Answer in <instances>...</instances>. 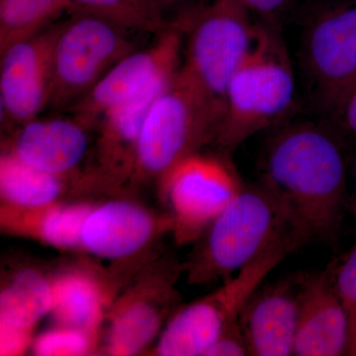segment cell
Listing matches in <instances>:
<instances>
[{"instance_id": "1", "label": "cell", "mask_w": 356, "mask_h": 356, "mask_svg": "<svg viewBox=\"0 0 356 356\" xmlns=\"http://www.w3.org/2000/svg\"><path fill=\"white\" fill-rule=\"evenodd\" d=\"M261 184L284 211L302 247L336 238L346 196V161L332 131L291 124L269 143Z\"/></svg>"}, {"instance_id": "2", "label": "cell", "mask_w": 356, "mask_h": 356, "mask_svg": "<svg viewBox=\"0 0 356 356\" xmlns=\"http://www.w3.org/2000/svg\"><path fill=\"white\" fill-rule=\"evenodd\" d=\"M195 243L184 262L193 285L224 282L280 243L302 247L284 211L261 182L243 184Z\"/></svg>"}, {"instance_id": "3", "label": "cell", "mask_w": 356, "mask_h": 356, "mask_svg": "<svg viewBox=\"0 0 356 356\" xmlns=\"http://www.w3.org/2000/svg\"><path fill=\"white\" fill-rule=\"evenodd\" d=\"M294 70L274 25L259 24L254 43L227 88L215 144L235 149L282 121L295 102Z\"/></svg>"}, {"instance_id": "4", "label": "cell", "mask_w": 356, "mask_h": 356, "mask_svg": "<svg viewBox=\"0 0 356 356\" xmlns=\"http://www.w3.org/2000/svg\"><path fill=\"white\" fill-rule=\"evenodd\" d=\"M222 113L180 67L145 120L130 180L161 179L178 161L214 143Z\"/></svg>"}, {"instance_id": "5", "label": "cell", "mask_w": 356, "mask_h": 356, "mask_svg": "<svg viewBox=\"0 0 356 356\" xmlns=\"http://www.w3.org/2000/svg\"><path fill=\"white\" fill-rule=\"evenodd\" d=\"M177 21L184 31L181 69L222 114L229 81L252 49L259 24L240 0H202Z\"/></svg>"}, {"instance_id": "6", "label": "cell", "mask_w": 356, "mask_h": 356, "mask_svg": "<svg viewBox=\"0 0 356 356\" xmlns=\"http://www.w3.org/2000/svg\"><path fill=\"white\" fill-rule=\"evenodd\" d=\"M296 250L293 243H280L224 281L216 291L179 307L159 334L153 355L205 356L222 332L240 320L245 304L267 275Z\"/></svg>"}, {"instance_id": "7", "label": "cell", "mask_w": 356, "mask_h": 356, "mask_svg": "<svg viewBox=\"0 0 356 356\" xmlns=\"http://www.w3.org/2000/svg\"><path fill=\"white\" fill-rule=\"evenodd\" d=\"M58 25L51 56L50 106H74L106 72L136 50L132 31L95 14L72 11Z\"/></svg>"}, {"instance_id": "8", "label": "cell", "mask_w": 356, "mask_h": 356, "mask_svg": "<svg viewBox=\"0 0 356 356\" xmlns=\"http://www.w3.org/2000/svg\"><path fill=\"white\" fill-rule=\"evenodd\" d=\"M184 264L165 257L147 267L109 306L105 355H140L163 331L179 305L178 278Z\"/></svg>"}, {"instance_id": "9", "label": "cell", "mask_w": 356, "mask_h": 356, "mask_svg": "<svg viewBox=\"0 0 356 356\" xmlns=\"http://www.w3.org/2000/svg\"><path fill=\"white\" fill-rule=\"evenodd\" d=\"M159 181L179 245L195 243L243 185L226 159L200 152L178 161Z\"/></svg>"}, {"instance_id": "10", "label": "cell", "mask_w": 356, "mask_h": 356, "mask_svg": "<svg viewBox=\"0 0 356 356\" xmlns=\"http://www.w3.org/2000/svg\"><path fill=\"white\" fill-rule=\"evenodd\" d=\"M184 56V31L177 21L170 23L144 50L128 54L72 106L74 115L96 126L107 110L177 74Z\"/></svg>"}, {"instance_id": "11", "label": "cell", "mask_w": 356, "mask_h": 356, "mask_svg": "<svg viewBox=\"0 0 356 356\" xmlns=\"http://www.w3.org/2000/svg\"><path fill=\"white\" fill-rule=\"evenodd\" d=\"M302 58L327 110L355 89L356 6L318 13L304 34Z\"/></svg>"}, {"instance_id": "12", "label": "cell", "mask_w": 356, "mask_h": 356, "mask_svg": "<svg viewBox=\"0 0 356 356\" xmlns=\"http://www.w3.org/2000/svg\"><path fill=\"white\" fill-rule=\"evenodd\" d=\"M58 25L54 23L0 51V102L7 123L22 125L50 104L51 56Z\"/></svg>"}, {"instance_id": "13", "label": "cell", "mask_w": 356, "mask_h": 356, "mask_svg": "<svg viewBox=\"0 0 356 356\" xmlns=\"http://www.w3.org/2000/svg\"><path fill=\"white\" fill-rule=\"evenodd\" d=\"M172 229L168 214L159 216L139 203L116 199L95 205L89 213L81 231V250L100 259L123 261Z\"/></svg>"}, {"instance_id": "14", "label": "cell", "mask_w": 356, "mask_h": 356, "mask_svg": "<svg viewBox=\"0 0 356 356\" xmlns=\"http://www.w3.org/2000/svg\"><path fill=\"white\" fill-rule=\"evenodd\" d=\"M336 261L301 273L298 330L294 355H348L350 327L334 282Z\"/></svg>"}, {"instance_id": "15", "label": "cell", "mask_w": 356, "mask_h": 356, "mask_svg": "<svg viewBox=\"0 0 356 356\" xmlns=\"http://www.w3.org/2000/svg\"><path fill=\"white\" fill-rule=\"evenodd\" d=\"M300 287L301 273L255 290L240 316L250 355H294Z\"/></svg>"}, {"instance_id": "16", "label": "cell", "mask_w": 356, "mask_h": 356, "mask_svg": "<svg viewBox=\"0 0 356 356\" xmlns=\"http://www.w3.org/2000/svg\"><path fill=\"white\" fill-rule=\"evenodd\" d=\"M95 126L74 115L33 119L18 126L6 153L42 172L74 177L89 147Z\"/></svg>"}, {"instance_id": "17", "label": "cell", "mask_w": 356, "mask_h": 356, "mask_svg": "<svg viewBox=\"0 0 356 356\" xmlns=\"http://www.w3.org/2000/svg\"><path fill=\"white\" fill-rule=\"evenodd\" d=\"M173 77L112 107L100 117L96 124L97 165L91 170L99 186H113L130 180L136 149L147 112Z\"/></svg>"}, {"instance_id": "18", "label": "cell", "mask_w": 356, "mask_h": 356, "mask_svg": "<svg viewBox=\"0 0 356 356\" xmlns=\"http://www.w3.org/2000/svg\"><path fill=\"white\" fill-rule=\"evenodd\" d=\"M95 204L57 202L22 208L1 203L0 226L9 235L31 238L60 250H81V231Z\"/></svg>"}, {"instance_id": "19", "label": "cell", "mask_w": 356, "mask_h": 356, "mask_svg": "<svg viewBox=\"0 0 356 356\" xmlns=\"http://www.w3.org/2000/svg\"><path fill=\"white\" fill-rule=\"evenodd\" d=\"M51 317L56 325L98 332L106 315L111 291L88 269L70 268L51 278Z\"/></svg>"}, {"instance_id": "20", "label": "cell", "mask_w": 356, "mask_h": 356, "mask_svg": "<svg viewBox=\"0 0 356 356\" xmlns=\"http://www.w3.org/2000/svg\"><path fill=\"white\" fill-rule=\"evenodd\" d=\"M86 177V172L74 177H60L42 172L4 152L0 159L1 203L35 208L60 202L70 184Z\"/></svg>"}, {"instance_id": "21", "label": "cell", "mask_w": 356, "mask_h": 356, "mask_svg": "<svg viewBox=\"0 0 356 356\" xmlns=\"http://www.w3.org/2000/svg\"><path fill=\"white\" fill-rule=\"evenodd\" d=\"M50 278L34 268L21 269L2 288L0 324L33 330L51 308Z\"/></svg>"}, {"instance_id": "22", "label": "cell", "mask_w": 356, "mask_h": 356, "mask_svg": "<svg viewBox=\"0 0 356 356\" xmlns=\"http://www.w3.org/2000/svg\"><path fill=\"white\" fill-rule=\"evenodd\" d=\"M67 11H74L70 0H0V51L43 31Z\"/></svg>"}, {"instance_id": "23", "label": "cell", "mask_w": 356, "mask_h": 356, "mask_svg": "<svg viewBox=\"0 0 356 356\" xmlns=\"http://www.w3.org/2000/svg\"><path fill=\"white\" fill-rule=\"evenodd\" d=\"M74 11L95 14L132 32L159 34L170 23L154 0H70Z\"/></svg>"}, {"instance_id": "24", "label": "cell", "mask_w": 356, "mask_h": 356, "mask_svg": "<svg viewBox=\"0 0 356 356\" xmlns=\"http://www.w3.org/2000/svg\"><path fill=\"white\" fill-rule=\"evenodd\" d=\"M98 332L57 325L33 341L32 351L38 356L92 355L98 346Z\"/></svg>"}, {"instance_id": "25", "label": "cell", "mask_w": 356, "mask_h": 356, "mask_svg": "<svg viewBox=\"0 0 356 356\" xmlns=\"http://www.w3.org/2000/svg\"><path fill=\"white\" fill-rule=\"evenodd\" d=\"M334 282L350 327L348 355L356 356V243L334 266Z\"/></svg>"}, {"instance_id": "26", "label": "cell", "mask_w": 356, "mask_h": 356, "mask_svg": "<svg viewBox=\"0 0 356 356\" xmlns=\"http://www.w3.org/2000/svg\"><path fill=\"white\" fill-rule=\"evenodd\" d=\"M248 353L247 339L240 320L229 325L213 343L205 356H245Z\"/></svg>"}, {"instance_id": "27", "label": "cell", "mask_w": 356, "mask_h": 356, "mask_svg": "<svg viewBox=\"0 0 356 356\" xmlns=\"http://www.w3.org/2000/svg\"><path fill=\"white\" fill-rule=\"evenodd\" d=\"M33 330L0 324V355H23L32 346Z\"/></svg>"}, {"instance_id": "28", "label": "cell", "mask_w": 356, "mask_h": 356, "mask_svg": "<svg viewBox=\"0 0 356 356\" xmlns=\"http://www.w3.org/2000/svg\"><path fill=\"white\" fill-rule=\"evenodd\" d=\"M330 111L337 117L341 127L356 137V88L343 96Z\"/></svg>"}, {"instance_id": "29", "label": "cell", "mask_w": 356, "mask_h": 356, "mask_svg": "<svg viewBox=\"0 0 356 356\" xmlns=\"http://www.w3.org/2000/svg\"><path fill=\"white\" fill-rule=\"evenodd\" d=\"M250 13L261 16L264 19H274L286 8L290 0H240Z\"/></svg>"}, {"instance_id": "30", "label": "cell", "mask_w": 356, "mask_h": 356, "mask_svg": "<svg viewBox=\"0 0 356 356\" xmlns=\"http://www.w3.org/2000/svg\"><path fill=\"white\" fill-rule=\"evenodd\" d=\"M154 3L163 10L165 7L172 6L173 4H177L181 0H154Z\"/></svg>"}]
</instances>
